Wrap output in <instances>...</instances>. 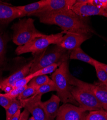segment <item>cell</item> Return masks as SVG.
I'll return each instance as SVG.
<instances>
[{"label":"cell","instance_id":"6da1fadb","mask_svg":"<svg viewBox=\"0 0 107 120\" xmlns=\"http://www.w3.org/2000/svg\"><path fill=\"white\" fill-rule=\"evenodd\" d=\"M39 18L42 23L59 26L65 33L72 31L95 33L86 22L84 18L77 15L71 9H66L46 14Z\"/></svg>","mask_w":107,"mask_h":120},{"label":"cell","instance_id":"7a4b0ae2","mask_svg":"<svg viewBox=\"0 0 107 120\" xmlns=\"http://www.w3.org/2000/svg\"><path fill=\"white\" fill-rule=\"evenodd\" d=\"M71 75L68 61H67L63 62L52 74L51 79L55 85L57 96L60 98L61 102L79 106L71 93L73 86L70 83Z\"/></svg>","mask_w":107,"mask_h":120},{"label":"cell","instance_id":"3957f363","mask_svg":"<svg viewBox=\"0 0 107 120\" xmlns=\"http://www.w3.org/2000/svg\"><path fill=\"white\" fill-rule=\"evenodd\" d=\"M70 83L73 86L71 93L79 107L86 112L103 109L102 106L90 89L81 84L80 80L70 75Z\"/></svg>","mask_w":107,"mask_h":120},{"label":"cell","instance_id":"277c9868","mask_svg":"<svg viewBox=\"0 0 107 120\" xmlns=\"http://www.w3.org/2000/svg\"><path fill=\"white\" fill-rule=\"evenodd\" d=\"M71 51H67L57 45L37 54L33 59V63L30 74H33L39 70L54 64H60L68 61Z\"/></svg>","mask_w":107,"mask_h":120},{"label":"cell","instance_id":"5b68a950","mask_svg":"<svg viewBox=\"0 0 107 120\" xmlns=\"http://www.w3.org/2000/svg\"><path fill=\"white\" fill-rule=\"evenodd\" d=\"M13 31V41L18 46H24L33 39L45 34L38 31L32 18H24L15 23L11 26Z\"/></svg>","mask_w":107,"mask_h":120},{"label":"cell","instance_id":"8992f818","mask_svg":"<svg viewBox=\"0 0 107 120\" xmlns=\"http://www.w3.org/2000/svg\"><path fill=\"white\" fill-rule=\"evenodd\" d=\"M65 33L63 31L55 34L44 36L36 38L28 44L21 46H18L15 52L17 55L26 53L33 54L40 53L47 49L52 44H59Z\"/></svg>","mask_w":107,"mask_h":120},{"label":"cell","instance_id":"52a82bcc","mask_svg":"<svg viewBox=\"0 0 107 120\" xmlns=\"http://www.w3.org/2000/svg\"><path fill=\"white\" fill-rule=\"evenodd\" d=\"M91 34L79 32H67L57 45L67 51H72L80 48L84 41L91 38Z\"/></svg>","mask_w":107,"mask_h":120},{"label":"cell","instance_id":"ba28073f","mask_svg":"<svg viewBox=\"0 0 107 120\" xmlns=\"http://www.w3.org/2000/svg\"><path fill=\"white\" fill-rule=\"evenodd\" d=\"M88 113L80 107L63 103L59 107L56 120H86Z\"/></svg>","mask_w":107,"mask_h":120},{"label":"cell","instance_id":"9c48e42d","mask_svg":"<svg viewBox=\"0 0 107 120\" xmlns=\"http://www.w3.org/2000/svg\"><path fill=\"white\" fill-rule=\"evenodd\" d=\"M77 15L85 18L93 15H100L107 18V11L91 4L88 0L76 1L71 8Z\"/></svg>","mask_w":107,"mask_h":120},{"label":"cell","instance_id":"30bf717a","mask_svg":"<svg viewBox=\"0 0 107 120\" xmlns=\"http://www.w3.org/2000/svg\"><path fill=\"white\" fill-rule=\"evenodd\" d=\"M42 95H34L20 101L23 108L28 110L35 120H47L42 105Z\"/></svg>","mask_w":107,"mask_h":120},{"label":"cell","instance_id":"8fae6325","mask_svg":"<svg viewBox=\"0 0 107 120\" xmlns=\"http://www.w3.org/2000/svg\"><path fill=\"white\" fill-rule=\"evenodd\" d=\"M76 1V0H48L46 5L32 15V16L39 17L51 13L66 9H71Z\"/></svg>","mask_w":107,"mask_h":120},{"label":"cell","instance_id":"7c38bea8","mask_svg":"<svg viewBox=\"0 0 107 120\" xmlns=\"http://www.w3.org/2000/svg\"><path fill=\"white\" fill-rule=\"evenodd\" d=\"M32 63L33 60L7 78L0 81L1 89L5 93H8L12 90L13 85L16 82L29 75Z\"/></svg>","mask_w":107,"mask_h":120},{"label":"cell","instance_id":"4fadbf2b","mask_svg":"<svg viewBox=\"0 0 107 120\" xmlns=\"http://www.w3.org/2000/svg\"><path fill=\"white\" fill-rule=\"evenodd\" d=\"M23 17V13L16 6L0 1V23L8 24L16 18Z\"/></svg>","mask_w":107,"mask_h":120},{"label":"cell","instance_id":"5bb4252c","mask_svg":"<svg viewBox=\"0 0 107 120\" xmlns=\"http://www.w3.org/2000/svg\"><path fill=\"white\" fill-rule=\"evenodd\" d=\"M80 82L91 90L102 105L103 109L107 112V86L101 83L92 84L82 80Z\"/></svg>","mask_w":107,"mask_h":120},{"label":"cell","instance_id":"9a60e30c","mask_svg":"<svg viewBox=\"0 0 107 120\" xmlns=\"http://www.w3.org/2000/svg\"><path fill=\"white\" fill-rule=\"evenodd\" d=\"M60 98L56 95H52L47 101L42 102V105L47 120L56 118L60 107Z\"/></svg>","mask_w":107,"mask_h":120},{"label":"cell","instance_id":"2e32d148","mask_svg":"<svg viewBox=\"0 0 107 120\" xmlns=\"http://www.w3.org/2000/svg\"><path fill=\"white\" fill-rule=\"evenodd\" d=\"M47 2L48 0H41L25 5L16 7L23 13L24 17L26 16H30L46 5Z\"/></svg>","mask_w":107,"mask_h":120},{"label":"cell","instance_id":"e0dca14e","mask_svg":"<svg viewBox=\"0 0 107 120\" xmlns=\"http://www.w3.org/2000/svg\"><path fill=\"white\" fill-rule=\"evenodd\" d=\"M70 59L80 60V61L90 64L93 66L99 63L98 61L85 53L81 47L71 51L70 55Z\"/></svg>","mask_w":107,"mask_h":120},{"label":"cell","instance_id":"ac0fdd59","mask_svg":"<svg viewBox=\"0 0 107 120\" xmlns=\"http://www.w3.org/2000/svg\"><path fill=\"white\" fill-rule=\"evenodd\" d=\"M22 108L20 101L17 99H14L11 105L6 109V120H11L12 117L18 110Z\"/></svg>","mask_w":107,"mask_h":120},{"label":"cell","instance_id":"d6986e66","mask_svg":"<svg viewBox=\"0 0 107 120\" xmlns=\"http://www.w3.org/2000/svg\"><path fill=\"white\" fill-rule=\"evenodd\" d=\"M51 79L49 78L47 75H39L34 77L28 84V86H34L37 87L49 83L51 81Z\"/></svg>","mask_w":107,"mask_h":120},{"label":"cell","instance_id":"ffe728a7","mask_svg":"<svg viewBox=\"0 0 107 120\" xmlns=\"http://www.w3.org/2000/svg\"><path fill=\"white\" fill-rule=\"evenodd\" d=\"M86 120H107V112L104 109L89 112Z\"/></svg>","mask_w":107,"mask_h":120},{"label":"cell","instance_id":"44dd1931","mask_svg":"<svg viewBox=\"0 0 107 120\" xmlns=\"http://www.w3.org/2000/svg\"><path fill=\"white\" fill-rule=\"evenodd\" d=\"M60 65V64H54L48 66L43 69H41L38 71L33 74H32V75L34 77L39 75H46L47 74H50L52 73H53Z\"/></svg>","mask_w":107,"mask_h":120},{"label":"cell","instance_id":"7402d4cb","mask_svg":"<svg viewBox=\"0 0 107 120\" xmlns=\"http://www.w3.org/2000/svg\"><path fill=\"white\" fill-rule=\"evenodd\" d=\"M54 91H56V87L54 83L51 80V81L49 83L39 87L35 95L40 94L43 95L45 93Z\"/></svg>","mask_w":107,"mask_h":120},{"label":"cell","instance_id":"603a6c76","mask_svg":"<svg viewBox=\"0 0 107 120\" xmlns=\"http://www.w3.org/2000/svg\"><path fill=\"white\" fill-rule=\"evenodd\" d=\"M38 88V87L34 86H28L23 91V92L19 95L17 99L19 100V101H21V100H23L33 96V95H35Z\"/></svg>","mask_w":107,"mask_h":120},{"label":"cell","instance_id":"cb8c5ba5","mask_svg":"<svg viewBox=\"0 0 107 120\" xmlns=\"http://www.w3.org/2000/svg\"><path fill=\"white\" fill-rule=\"evenodd\" d=\"M100 63L95 65L94 67L95 68L96 75L100 82V83L107 86V73L99 66Z\"/></svg>","mask_w":107,"mask_h":120},{"label":"cell","instance_id":"d4e9b609","mask_svg":"<svg viewBox=\"0 0 107 120\" xmlns=\"http://www.w3.org/2000/svg\"><path fill=\"white\" fill-rule=\"evenodd\" d=\"M5 45L4 39L0 33V66L4 65L5 60Z\"/></svg>","mask_w":107,"mask_h":120},{"label":"cell","instance_id":"484cf974","mask_svg":"<svg viewBox=\"0 0 107 120\" xmlns=\"http://www.w3.org/2000/svg\"><path fill=\"white\" fill-rule=\"evenodd\" d=\"M28 85L20 87V88H17L15 89H13L12 90L8 93H5V94H3V95L8 98H11L12 99H15L19 96L22 92L27 87Z\"/></svg>","mask_w":107,"mask_h":120},{"label":"cell","instance_id":"4316f807","mask_svg":"<svg viewBox=\"0 0 107 120\" xmlns=\"http://www.w3.org/2000/svg\"><path fill=\"white\" fill-rule=\"evenodd\" d=\"M33 78L32 75V74H29L25 77L20 79L17 82H16L13 86L12 89L17 88H20L24 86H25L28 85V84L30 82L31 80Z\"/></svg>","mask_w":107,"mask_h":120},{"label":"cell","instance_id":"83f0119b","mask_svg":"<svg viewBox=\"0 0 107 120\" xmlns=\"http://www.w3.org/2000/svg\"><path fill=\"white\" fill-rule=\"evenodd\" d=\"M14 100L4 96L3 94H0V105L5 109V110L11 105Z\"/></svg>","mask_w":107,"mask_h":120},{"label":"cell","instance_id":"f1b7e54d","mask_svg":"<svg viewBox=\"0 0 107 120\" xmlns=\"http://www.w3.org/2000/svg\"><path fill=\"white\" fill-rule=\"evenodd\" d=\"M89 2L99 8L107 11V0H88Z\"/></svg>","mask_w":107,"mask_h":120},{"label":"cell","instance_id":"f546056e","mask_svg":"<svg viewBox=\"0 0 107 120\" xmlns=\"http://www.w3.org/2000/svg\"><path fill=\"white\" fill-rule=\"evenodd\" d=\"M30 114V113L28 111V110L24 109L22 112L21 113L19 120H28Z\"/></svg>","mask_w":107,"mask_h":120},{"label":"cell","instance_id":"4dcf8cb0","mask_svg":"<svg viewBox=\"0 0 107 120\" xmlns=\"http://www.w3.org/2000/svg\"><path fill=\"white\" fill-rule=\"evenodd\" d=\"M20 114H21V111H20V109H19L12 117L11 120H19V118H20Z\"/></svg>","mask_w":107,"mask_h":120},{"label":"cell","instance_id":"1f68e13d","mask_svg":"<svg viewBox=\"0 0 107 120\" xmlns=\"http://www.w3.org/2000/svg\"><path fill=\"white\" fill-rule=\"evenodd\" d=\"M99 66L102 68H103L104 70L106 72V73H107V64H105L104 63H100L99 64Z\"/></svg>","mask_w":107,"mask_h":120},{"label":"cell","instance_id":"d6a6232c","mask_svg":"<svg viewBox=\"0 0 107 120\" xmlns=\"http://www.w3.org/2000/svg\"><path fill=\"white\" fill-rule=\"evenodd\" d=\"M28 120H35L32 116V117H31L30 118H28Z\"/></svg>","mask_w":107,"mask_h":120},{"label":"cell","instance_id":"836d02e7","mask_svg":"<svg viewBox=\"0 0 107 120\" xmlns=\"http://www.w3.org/2000/svg\"><path fill=\"white\" fill-rule=\"evenodd\" d=\"M1 89V86H0V89Z\"/></svg>","mask_w":107,"mask_h":120}]
</instances>
